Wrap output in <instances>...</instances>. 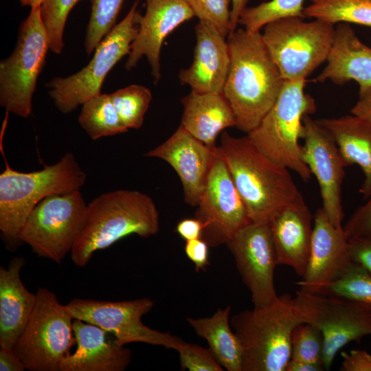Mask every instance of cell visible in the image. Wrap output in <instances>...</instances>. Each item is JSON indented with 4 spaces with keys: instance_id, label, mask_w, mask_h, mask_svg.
<instances>
[{
    "instance_id": "6da1fadb",
    "label": "cell",
    "mask_w": 371,
    "mask_h": 371,
    "mask_svg": "<svg viewBox=\"0 0 371 371\" xmlns=\"http://www.w3.org/2000/svg\"><path fill=\"white\" fill-rule=\"evenodd\" d=\"M227 41L230 65L223 94L234 113L236 127L249 133L271 109L284 80L260 32L238 29Z\"/></svg>"
},
{
    "instance_id": "7a4b0ae2",
    "label": "cell",
    "mask_w": 371,
    "mask_h": 371,
    "mask_svg": "<svg viewBox=\"0 0 371 371\" xmlns=\"http://www.w3.org/2000/svg\"><path fill=\"white\" fill-rule=\"evenodd\" d=\"M217 151L251 222L269 223L300 194L287 168L269 160L247 136L224 131Z\"/></svg>"
},
{
    "instance_id": "3957f363",
    "label": "cell",
    "mask_w": 371,
    "mask_h": 371,
    "mask_svg": "<svg viewBox=\"0 0 371 371\" xmlns=\"http://www.w3.org/2000/svg\"><path fill=\"white\" fill-rule=\"evenodd\" d=\"M159 230L157 208L150 196L137 191L104 192L87 204L84 224L71 251L73 263L85 267L95 251L131 234L148 238Z\"/></svg>"
},
{
    "instance_id": "277c9868",
    "label": "cell",
    "mask_w": 371,
    "mask_h": 371,
    "mask_svg": "<svg viewBox=\"0 0 371 371\" xmlns=\"http://www.w3.org/2000/svg\"><path fill=\"white\" fill-rule=\"evenodd\" d=\"M0 174V231L8 248H16L29 215L44 199L80 190L87 175L74 155L67 153L56 163L34 172L13 170L6 160Z\"/></svg>"
},
{
    "instance_id": "5b68a950",
    "label": "cell",
    "mask_w": 371,
    "mask_h": 371,
    "mask_svg": "<svg viewBox=\"0 0 371 371\" xmlns=\"http://www.w3.org/2000/svg\"><path fill=\"white\" fill-rule=\"evenodd\" d=\"M303 322L302 311L289 294L233 315L231 326L243 350L242 371H286L293 331Z\"/></svg>"
},
{
    "instance_id": "8992f818",
    "label": "cell",
    "mask_w": 371,
    "mask_h": 371,
    "mask_svg": "<svg viewBox=\"0 0 371 371\" xmlns=\"http://www.w3.org/2000/svg\"><path fill=\"white\" fill-rule=\"evenodd\" d=\"M306 80H285L269 112L247 137L274 164L296 172L305 182L311 172L302 157L299 139L304 115L316 110L314 99L304 93Z\"/></svg>"
},
{
    "instance_id": "52a82bcc",
    "label": "cell",
    "mask_w": 371,
    "mask_h": 371,
    "mask_svg": "<svg viewBox=\"0 0 371 371\" xmlns=\"http://www.w3.org/2000/svg\"><path fill=\"white\" fill-rule=\"evenodd\" d=\"M263 27L264 43L285 80H306L327 61L335 34L332 23L306 22L296 16L279 19Z\"/></svg>"
},
{
    "instance_id": "ba28073f",
    "label": "cell",
    "mask_w": 371,
    "mask_h": 371,
    "mask_svg": "<svg viewBox=\"0 0 371 371\" xmlns=\"http://www.w3.org/2000/svg\"><path fill=\"white\" fill-rule=\"evenodd\" d=\"M22 334L12 349L30 371H60V364L76 344L74 319L56 294L45 288Z\"/></svg>"
},
{
    "instance_id": "9c48e42d",
    "label": "cell",
    "mask_w": 371,
    "mask_h": 371,
    "mask_svg": "<svg viewBox=\"0 0 371 371\" xmlns=\"http://www.w3.org/2000/svg\"><path fill=\"white\" fill-rule=\"evenodd\" d=\"M136 0L126 16L104 36L95 49L90 62L78 72L54 78L46 87L56 108L70 113L91 98L101 93L103 81L115 65L128 55L138 31Z\"/></svg>"
},
{
    "instance_id": "30bf717a",
    "label": "cell",
    "mask_w": 371,
    "mask_h": 371,
    "mask_svg": "<svg viewBox=\"0 0 371 371\" xmlns=\"http://www.w3.org/2000/svg\"><path fill=\"white\" fill-rule=\"evenodd\" d=\"M49 49L40 6L21 23L12 53L0 62V105L21 117L32 114V95Z\"/></svg>"
},
{
    "instance_id": "8fae6325",
    "label": "cell",
    "mask_w": 371,
    "mask_h": 371,
    "mask_svg": "<svg viewBox=\"0 0 371 371\" xmlns=\"http://www.w3.org/2000/svg\"><path fill=\"white\" fill-rule=\"evenodd\" d=\"M87 204L80 190L42 200L32 211L19 234L38 256L60 263L84 224Z\"/></svg>"
},
{
    "instance_id": "7c38bea8",
    "label": "cell",
    "mask_w": 371,
    "mask_h": 371,
    "mask_svg": "<svg viewBox=\"0 0 371 371\" xmlns=\"http://www.w3.org/2000/svg\"><path fill=\"white\" fill-rule=\"evenodd\" d=\"M294 298L306 322L322 333L324 370H330L337 353L344 346L371 335L370 304L300 289Z\"/></svg>"
},
{
    "instance_id": "4fadbf2b",
    "label": "cell",
    "mask_w": 371,
    "mask_h": 371,
    "mask_svg": "<svg viewBox=\"0 0 371 371\" xmlns=\"http://www.w3.org/2000/svg\"><path fill=\"white\" fill-rule=\"evenodd\" d=\"M153 306L154 302L148 297L118 302L75 298L65 305L73 319L102 328L122 346L141 342L177 350L183 340L152 329L142 322Z\"/></svg>"
},
{
    "instance_id": "5bb4252c",
    "label": "cell",
    "mask_w": 371,
    "mask_h": 371,
    "mask_svg": "<svg viewBox=\"0 0 371 371\" xmlns=\"http://www.w3.org/2000/svg\"><path fill=\"white\" fill-rule=\"evenodd\" d=\"M216 148L195 215L205 225L202 238L212 247L227 243L251 222Z\"/></svg>"
},
{
    "instance_id": "9a60e30c",
    "label": "cell",
    "mask_w": 371,
    "mask_h": 371,
    "mask_svg": "<svg viewBox=\"0 0 371 371\" xmlns=\"http://www.w3.org/2000/svg\"><path fill=\"white\" fill-rule=\"evenodd\" d=\"M226 244L254 307L265 306L276 300L278 295L274 271L278 261L269 224L251 222Z\"/></svg>"
},
{
    "instance_id": "2e32d148",
    "label": "cell",
    "mask_w": 371,
    "mask_h": 371,
    "mask_svg": "<svg viewBox=\"0 0 371 371\" xmlns=\"http://www.w3.org/2000/svg\"><path fill=\"white\" fill-rule=\"evenodd\" d=\"M302 157L318 182L322 209L330 221L341 227L344 211L341 186L345 176L344 163L330 133L310 115L302 119Z\"/></svg>"
},
{
    "instance_id": "e0dca14e",
    "label": "cell",
    "mask_w": 371,
    "mask_h": 371,
    "mask_svg": "<svg viewBox=\"0 0 371 371\" xmlns=\"http://www.w3.org/2000/svg\"><path fill=\"white\" fill-rule=\"evenodd\" d=\"M146 12L137 16L138 31L125 64L134 68L146 56L155 83L161 78L160 52L165 38L194 14L185 0H146Z\"/></svg>"
},
{
    "instance_id": "ac0fdd59",
    "label": "cell",
    "mask_w": 371,
    "mask_h": 371,
    "mask_svg": "<svg viewBox=\"0 0 371 371\" xmlns=\"http://www.w3.org/2000/svg\"><path fill=\"white\" fill-rule=\"evenodd\" d=\"M343 227L335 226L322 207L313 216L311 249L306 272L297 284L300 290L318 293L339 278L352 262Z\"/></svg>"
},
{
    "instance_id": "d6986e66",
    "label": "cell",
    "mask_w": 371,
    "mask_h": 371,
    "mask_svg": "<svg viewBox=\"0 0 371 371\" xmlns=\"http://www.w3.org/2000/svg\"><path fill=\"white\" fill-rule=\"evenodd\" d=\"M216 148L208 147L180 125L166 141L148 151L145 156L159 158L168 163L181 181L185 202L197 206Z\"/></svg>"
},
{
    "instance_id": "ffe728a7",
    "label": "cell",
    "mask_w": 371,
    "mask_h": 371,
    "mask_svg": "<svg viewBox=\"0 0 371 371\" xmlns=\"http://www.w3.org/2000/svg\"><path fill=\"white\" fill-rule=\"evenodd\" d=\"M192 63L178 75L182 85L200 93H223L229 65L227 41L214 26L199 21L195 26Z\"/></svg>"
},
{
    "instance_id": "44dd1931",
    "label": "cell",
    "mask_w": 371,
    "mask_h": 371,
    "mask_svg": "<svg viewBox=\"0 0 371 371\" xmlns=\"http://www.w3.org/2000/svg\"><path fill=\"white\" fill-rule=\"evenodd\" d=\"M313 216L300 193L268 223L278 265L291 267L302 278L308 260Z\"/></svg>"
},
{
    "instance_id": "7402d4cb",
    "label": "cell",
    "mask_w": 371,
    "mask_h": 371,
    "mask_svg": "<svg viewBox=\"0 0 371 371\" xmlns=\"http://www.w3.org/2000/svg\"><path fill=\"white\" fill-rule=\"evenodd\" d=\"M76 349L60 364V371H124L131 361V352L110 339L106 330L74 319Z\"/></svg>"
},
{
    "instance_id": "603a6c76",
    "label": "cell",
    "mask_w": 371,
    "mask_h": 371,
    "mask_svg": "<svg viewBox=\"0 0 371 371\" xmlns=\"http://www.w3.org/2000/svg\"><path fill=\"white\" fill-rule=\"evenodd\" d=\"M326 62L316 78L317 81L330 80L342 85L355 80L359 85V91L371 88V47L362 43L346 23H340L335 27Z\"/></svg>"
},
{
    "instance_id": "cb8c5ba5",
    "label": "cell",
    "mask_w": 371,
    "mask_h": 371,
    "mask_svg": "<svg viewBox=\"0 0 371 371\" xmlns=\"http://www.w3.org/2000/svg\"><path fill=\"white\" fill-rule=\"evenodd\" d=\"M25 265L14 257L8 268L0 267V346L12 348L22 334L34 308L36 295L29 291L21 278Z\"/></svg>"
},
{
    "instance_id": "d4e9b609",
    "label": "cell",
    "mask_w": 371,
    "mask_h": 371,
    "mask_svg": "<svg viewBox=\"0 0 371 371\" xmlns=\"http://www.w3.org/2000/svg\"><path fill=\"white\" fill-rule=\"evenodd\" d=\"M181 102L183 112L180 125L211 148L216 147V139L221 131L236 126L234 113L223 93L191 91Z\"/></svg>"
},
{
    "instance_id": "484cf974",
    "label": "cell",
    "mask_w": 371,
    "mask_h": 371,
    "mask_svg": "<svg viewBox=\"0 0 371 371\" xmlns=\"http://www.w3.org/2000/svg\"><path fill=\"white\" fill-rule=\"evenodd\" d=\"M333 137L345 166L357 164L364 180L360 192L371 194V123L355 115L316 120Z\"/></svg>"
},
{
    "instance_id": "4316f807",
    "label": "cell",
    "mask_w": 371,
    "mask_h": 371,
    "mask_svg": "<svg viewBox=\"0 0 371 371\" xmlns=\"http://www.w3.org/2000/svg\"><path fill=\"white\" fill-rule=\"evenodd\" d=\"M231 306L221 308L210 317H188L194 333L206 340L215 358L228 371H242L243 350L229 322Z\"/></svg>"
},
{
    "instance_id": "83f0119b",
    "label": "cell",
    "mask_w": 371,
    "mask_h": 371,
    "mask_svg": "<svg viewBox=\"0 0 371 371\" xmlns=\"http://www.w3.org/2000/svg\"><path fill=\"white\" fill-rule=\"evenodd\" d=\"M78 122L93 140L128 130L117 114L110 94L100 93L85 102Z\"/></svg>"
},
{
    "instance_id": "f1b7e54d",
    "label": "cell",
    "mask_w": 371,
    "mask_h": 371,
    "mask_svg": "<svg viewBox=\"0 0 371 371\" xmlns=\"http://www.w3.org/2000/svg\"><path fill=\"white\" fill-rule=\"evenodd\" d=\"M305 17L335 25L352 23L371 27V0H309Z\"/></svg>"
},
{
    "instance_id": "f546056e",
    "label": "cell",
    "mask_w": 371,
    "mask_h": 371,
    "mask_svg": "<svg viewBox=\"0 0 371 371\" xmlns=\"http://www.w3.org/2000/svg\"><path fill=\"white\" fill-rule=\"evenodd\" d=\"M304 0H270L251 8L241 13L238 23L249 32H260L267 23L284 17H301L304 15Z\"/></svg>"
},
{
    "instance_id": "4dcf8cb0",
    "label": "cell",
    "mask_w": 371,
    "mask_h": 371,
    "mask_svg": "<svg viewBox=\"0 0 371 371\" xmlns=\"http://www.w3.org/2000/svg\"><path fill=\"white\" fill-rule=\"evenodd\" d=\"M112 102L126 127H142L146 112L152 100L149 89L139 85H131L110 94Z\"/></svg>"
},
{
    "instance_id": "1f68e13d",
    "label": "cell",
    "mask_w": 371,
    "mask_h": 371,
    "mask_svg": "<svg viewBox=\"0 0 371 371\" xmlns=\"http://www.w3.org/2000/svg\"><path fill=\"white\" fill-rule=\"evenodd\" d=\"M318 293L371 305V275L360 265L352 262L339 278L326 285Z\"/></svg>"
},
{
    "instance_id": "d6a6232c",
    "label": "cell",
    "mask_w": 371,
    "mask_h": 371,
    "mask_svg": "<svg viewBox=\"0 0 371 371\" xmlns=\"http://www.w3.org/2000/svg\"><path fill=\"white\" fill-rule=\"evenodd\" d=\"M91 14L87 27L84 45L90 55L115 25L124 0H89Z\"/></svg>"
},
{
    "instance_id": "836d02e7",
    "label": "cell",
    "mask_w": 371,
    "mask_h": 371,
    "mask_svg": "<svg viewBox=\"0 0 371 371\" xmlns=\"http://www.w3.org/2000/svg\"><path fill=\"white\" fill-rule=\"evenodd\" d=\"M82 0H44L40 6L49 49L60 54L64 47L63 34L67 16L71 9Z\"/></svg>"
},
{
    "instance_id": "e575fe53",
    "label": "cell",
    "mask_w": 371,
    "mask_h": 371,
    "mask_svg": "<svg viewBox=\"0 0 371 371\" xmlns=\"http://www.w3.org/2000/svg\"><path fill=\"white\" fill-rule=\"evenodd\" d=\"M291 359L324 366V337L316 326L303 322L294 328Z\"/></svg>"
},
{
    "instance_id": "d590c367",
    "label": "cell",
    "mask_w": 371,
    "mask_h": 371,
    "mask_svg": "<svg viewBox=\"0 0 371 371\" xmlns=\"http://www.w3.org/2000/svg\"><path fill=\"white\" fill-rule=\"evenodd\" d=\"M199 21L216 28L224 36L231 32L232 0H185Z\"/></svg>"
},
{
    "instance_id": "8d00e7d4",
    "label": "cell",
    "mask_w": 371,
    "mask_h": 371,
    "mask_svg": "<svg viewBox=\"0 0 371 371\" xmlns=\"http://www.w3.org/2000/svg\"><path fill=\"white\" fill-rule=\"evenodd\" d=\"M181 368L189 371H223L210 349L183 341L176 350Z\"/></svg>"
},
{
    "instance_id": "74e56055",
    "label": "cell",
    "mask_w": 371,
    "mask_h": 371,
    "mask_svg": "<svg viewBox=\"0 0 371 371\" xmlns=\"http://www.w3.org/2000/svg\"><path fill=\"white\" fill-rule=\"evenodd\" d=\"M343 229L348 240L371 236V194L353 212Z\"/></svg>"
},
{
    "instance_id": "f35d334b",
    "label": "cell",
    "mask_w": 371,
    "mask_h": 371,
    "mask_svg": "<svg viewBox=\"0 0 371 371\" xmlns=\"http://www.w3.org/2000/svg\"><path fill=\"white\" fill-rule=\"evenodd\" d=\"M348 251L352 261L371 275V236L348 240Z\"/></svg>"
},
{
    "instance_id": "ab89813d",
    "label": "cell",
    "mask_w": 371,
    "mask_h": 371,
    "mask_svg": "<svg viewBox=\"0 0 371 371\" xmlns=\"http://www.w3.org/2000/svg\"><path fill=\"white\" fill-rule=\"evenodd\" d=\"M184 251L194 265L196 271H203L209 265V245L202 238L186 241Z\"/></svg>"
},
{
    "instance_id": "60d3db41",
    "label": "cell",
    "mask_w": 371,
    "mask_h": 371,
    "mask_svg": "<svg viewBox=\"0 0 371 371\" xmlns=\"http://www.w3.org/2000/svg\"><path fill=\"white\" fill-rule=\"evenodd\" d=\"M341 371H371V355L364 350L354 349L341 352Z\"/></svg>"
},
{
    "instance_id": "b9f144b4",
    "label": "cell",
    "mask_w": 371,
    "mask_h": 371,
    "mask_svg": "<svg viewBox=\"0 0 371 371\" xmlns=\"http://www.w3.org/2000/svg\"><path fill=\"white\" fill-rule=\"evenodd\" d=\"M204 228V223L195 217L180 221L177 225L176 230L180 236L187 241L202 238Z\"/></svg>"
},
{
    "instance_id": "7bdbcfd3",
    "label": "cell",
    "mask_w": 371,
    "mask_h": 371,
    "mask_svg": "<svg viewBox=\"0 0 371 371\" xmlns=\"http://www.w3.org/2000/svg\"><path fill=\"white\" fill-rule=\"evenodd\" d=\"M25 370L26 369L24 364L15 354L12 348L1 347V371H23Z\"/></svg>"
},
{
    "instance_id": "ee69618b",
    "label": "cell",
    "mask_w": 371,
    "mask_h": 371,
    "mask_svg": "<svg viewBox=\"0 0 371 371\" xmlns=\"http://www.w3.org/2000/svg\"><path fill=\"white\" fill-rule=\"evenodd\" d=\"M350 111L371 123V88L359 91V100Z\"/></svg>"
},
{
    "instance_id": "f6af8a7d",
    "label": "cell",
    "mask_w": 371,
    "mask_h": 371,
    "mask_svg": "<svg viewBox=\"0 0 371 371\" xmlns=\"http://www.w3.org/2000/svg\"><path fill=\"white\" fill-rule=\"evenodd\" d=\"M324 366L304 361L291 359L289 361L286 371H322Z\"/></svg>"
},
{
    "instance_id": "bcb514c9",
    "label": "cell",
    "mask_w": 371,
    "mask_h": 371,
    "mask_svg": "<svg viewBox=\"0 0 371 371\" xmlns=\"http://www.w3.org/2000/svg\"><path fill=\"white\" fill-rule=\"evenodd\" d=\"M248 1L249 0H232L231 32L236 30L239 17L243 11L247 8Z\"/></svg>"
},
{
    "instance_id": "7dc6e473",
    "label": "cell",
    "mask_w": 371,
    "mask_h": 371,
    "mask_svg": "<svg viewBox=\"0 0 371 371\" xmlns=\"http://www.w3.org/2000/svg\"><path fill=\"white\" fill-rule=\"evenodd\" d=\"M20 3L23 6H28L30 8H34L41 6L44 0H19Z\"/></svg>"
}]
</instances>
